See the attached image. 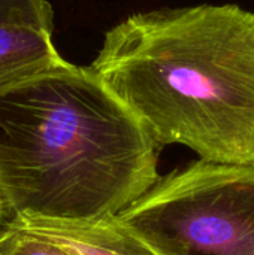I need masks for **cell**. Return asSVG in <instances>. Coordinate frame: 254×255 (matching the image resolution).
<instances>
[{
  "mask_svg": "<svg viewBox=\"0 0 254 255\" xmlns=\"http://www.w3.org/2000/svg\"><path fill=\"white\" fill-rule=\"evenodd\" d=\"M91 70L154 142L254 164V12L198 4L136 12L106 31Z\"/></svg>",
  "mask_w": 254,
  "mask_h": 255,
  "instance_id": "cell-1",
  "label": "cell"
},
{
  "mask_svg": "<svg viewBox=\"0 0 254 255\" xmlns=\"http://www.w3.org/2000/svg\"><path fill=\"white\" fill-rule=\"evenodd\" d=\"M160 146L91 67L0 91V185L16 218L117 215L160 178Z\"/></svg>",
  "mask_w": 254,
  "mask_h": 255,
  "instance_id": "cell-2",
  "label": "cell"
},
{
  "mask_svg": "<svg viewBox=\"0 0 254 255\" xmlns=\"http://www.w3.org/2000/svg\"><path fill=\"white\" fill-rule=\"evenodd\" d=\"M118 217L174 255H254V164L177 167Z\"/></svg>",
  "mask_w": 254,
  "mask_h": 255,
  "instance_id": "cell-3",
  "label": "cell"
},
{
  "mask_svg": "<svg viewBox=\"0 0 254 255\" xmlns=\"http://www.w3.org/2000/svg\"><path fill=\"white\" fill-rule=\"evenodd\" d=\"M9 224L49 239L76 255H172L126 224L118 214L87 221L13 217Z\"/></svg>",
  "mask_w": 254,
  "mask_h": 255,
  "instance_id": "cell-4",
  "label": "cell"
},
{
  "mask_svg": "<svg viewBox=\"0 0 254 255\" xmlns=\"http://www.w3.org/2000/svg\"><path fill=\"white\" fill-rule=\"evenodd\" d=\"M66 60L52 42V31L22 22L0 21V91Z\"/></svg>",
  "mask_w": 254,
  "mask_h": 255,
  "instance_id": "cell-5",
  "label": "cell"
},
{
  "mask_svg": "<svg viewBox=\"0 0 254 255\" xmlns=\"http://www.w3.org/2000/svg\"><path fill=\"white\" fill-rule=\"evenodd\" d=\"M0 255H76L49 239L9 223L0 227Z\"/></svg>",
  "mask_w": 254,
  "mask_h": 255,
  "instance_id": "cell-6",
  "label": "cell"
},
{
  "mask_svg": "<svg viewBox=\"0 0 254 255\" xmlns=\"http://www.w3.org/2000/svg\"><path fill=\"white\" fill-rule=\"evenodd\" d=\"M0 21L40 25L54 30V12L48 0H0Z\"/></svg>",
  "mask_w": 254,
  "mask_h": 255,
  "instance_id": "cell-7",
  "label": "cell"
},
{
  "mask_svg": "<svg viewBox=\"0 0 254 255\" xmlns=\"http://www.w3.org/2000/svg\"><path fill=\"white\" fill-rule=\"evenodd\" d=\"M13 218V212H12V208L3 193V188L0 185V226L9 223L10 220Z\"/></svg>",
  "mask_w": 254,
  "mask_h": 255,
  "instance_id": "cell-8",
  "label": "cell"
}]
</instances>
